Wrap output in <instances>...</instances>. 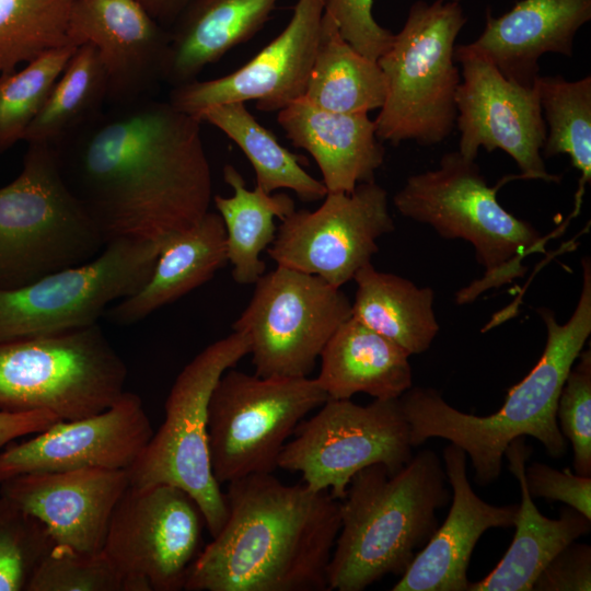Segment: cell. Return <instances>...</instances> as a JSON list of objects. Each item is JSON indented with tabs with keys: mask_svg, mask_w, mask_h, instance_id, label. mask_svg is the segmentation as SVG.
<instances>
[{
	"mask_svg": "<svg viewBox=\"0 0 591 591\" xmlns=\"http://www.w3.org/2000/svg\"><path fill=\"white\" fill-rule=\"evenodd\" d=\"M228 263L222 218L208 211L195 225L169 236L153 270L131 296L111 305L105 316L131 325L210 280Z\"/></svg>",
	"mask_w": 591,
	"mask_h": 591,
	"instance_id": "obj_25",
	"label": "cell"
},
{
	"mask_svg": "<svg viewBox=\"0 0 591 591\" xmlns=\"http://www.w3.org/2000/svg\"><path fill=\"white\" fill-rule=\"evenodd\" d=\"M525 483L532 498L564 502L591 519V476L533 462L525 466Z\"/></svg>",
	"mask_w": 591,
	"mask_h": 591,
	"instance_id": "obj_40",
	"label": "cell"
},
{
	"mask_svg": "<svg viewBox=\"0 0 591 591\" xmlns=\"http://www.w3.org/2000/svg\"><path fill=\"white\" fill-rule=\"evenodd\" d=\"M105 245L67 185L56 150L27 143L19 175L0 187V288L84 264Z\"/></svg>",
	"mask_w": 591,
	"mask_h": 591,
	"instance_id": "obj_6",
	"label": "cell"
},
{
	"mask_svg": "<svg viewBox=\"0 0 591 591\" xmlns=\"http://www.w3.org/2000/svg\"><path fill=\"white\" fill-rule=\"evenodd\" d=\"M546 125L544 158L567 154L580 172L576 210L584 185L591 182V76L567 81L561 76H538L534 82Z\"/></svg>",
	"mask_w": 591,
	"mask_h": 591,
	"instance_id": "obj_33",
	"label": "cell"
},
{
	"mask_svg": "<svg viewBox=\"0 0 591 591\" xmlns=\"http://www.w3.org/2000/svg\"><path fill=\"white\" fill-rule=\"evenodd\" d=\"M204 514L172 484L129 485L112 513L103 551L131 591L184 590L200 554Z\"/></svg>",
	"mask_w": 591,
	"mask_h": 591,
	"instance_id": "obj_14",
	"label": "cell"
},
{
	"mask_svg": "<svg viewBox=\"0 0 591 591\" xmlns=\"http://www.w3.org/2000/svg\"><path fill=\"white\" fill-rule=\"evenodd\" d=\"M222 174L233 194L230 197L216 195L212 200L225 228L232 277L241 285L255 283L266 273L260 253L275 240L274 219L282 220L292 213L294 200L286 193L268 194L258 186L248 189L241 173L231 164L223 166Z\"/></svg>",
	"mask_w": 591,
	"mask_h": 591,
	"instance_id": "obj_30",
	"label": "cell"
},
{
	"mask_svg": "<svg viewBox=\"0 0 591 591\" xmlns=\"http://www.w3.org/2000/svg\"><path fill=\"white\" fill-rule=\"evenodd\" d=\"M250 354L247 337L232 332L195 356L176 376L159 430L127 470L129 485L172 484L199 506L211 537L222 529L228 506L216 480L208 444V404L218 380Z\"/></svg>",
	"mask_w": 591,
	"mask_h": 591,
	"instance_id": "obj_9",
	"label": "cell"
},
{
	"mask_svg": "<svg viewBox=\"0 0 591 591\" xmlns=\"http://www.w3.org/2000/svg\"><path fill=\"white\" fill-rule=\"evenodd\" d=\"M74 0H0V78L47 50L70 44Z\"/></svg>",
	"mask_w": 591,
	"mask_h": 591,
	"instance_id": "obj_34",
	"label": "cell"
},
{
	"mask_svg": "<svg viewBox=\"0 0 591 591\" xmlns=\"http://www.w3.org/2000/svg\"><path fill=\"white\" fill-rule=\"evenodd\" d=\"M454 59L462 66L455 93L457 151L475 160L480 148L500 149L514 160L520 178L559 183L560 176L547 172L542 155L546 125L534 85L508 80L489 60L462 45H455Z\"/></svg>",
	"mask_w": 591,
	"mask_h": 591,
	"instance_id": "obj_16",
	"label": "cell"
},
{
	"mask_svg": "<svg viewBox=\"0 0 591 591\" xmlns=\"http://www.w3.org/2000/svg\"><path fill=\"white\" fill-rule=\"evenodd\" d=\"M201 123L149 97L104 108L54 148L67 185L106 244L124 237L163 243L209 211Z\"/></svg>",
	"mask_w": 591,
	"mask_h": 591,
	"instance_id": "obj_1",
	"label": "cell"
},
{
	"mask_svg": "<svg viewBox=\"0 0 591 591\" xmlns=\"http://www.w3.org/2000/svg\"><path fill=\"white\" fill-rule=\"evenodd\" d=\"M323 14L324 0H298L288 25L250 61L223 77L174 86L167 101L196 117L216 105L247 101L278 113L304 95Z\"/></svg>",
	"mask_w": 591,
	"mask_h": 591,
	"instance_id": "obj_17",
	"label": "cell"
},
{
	"mask_svg": "<svg viewBox=\"0 0 591 591\" xmlns=\"http://www.w3.org/2000/svg\"><path fill=\"white\" fill-rule=\"evenodd\" d=\"M561 389L556 417L572 445L576 474L591 476V350H582Z\"/></svg>",
	"mask_w": 591,
	"mask_h": 591,
	"instance_id": "obj_38",
	"label": "cell"
},
{
	"mask_svg": "<svg viewBox=\"0 0 591 591\" xmlns=\"http://www.w3.org/2000/svg\"><path fill=\"white\" fill-rule=\"evenodd\" d=\"M277 121L291 143L315 160L327 193H351L374 181L383 164L384 147L366 113L331 112L301 97L279 111Z\"/></svg>",
	"mask_w": 591,
	"mask_h": 591,
	"instance_id": "obj_23",
	"label": "cell"
},
{
	"mask_svg": "<svg viewBox=\"0 0 591 591\" xmlns=\"http://www.w3.org/2000/svg\"><path fill=\"white\" fill-rule=\"evenodd\" d=\"M128 486L127 470L88 467L18 475L0 483V495L39 520L54 544L97 553Z\"/></svg>",
	"mask_w": 591,
	"mask_h": 591,
	"instance_id": "obj_20",
	"label": "cell"
},
{
	"mask_svg": "<svg viewBox=\"0 0 591 591\" xmlns=\"http://www.w3.org/2000/svg\"><path fill=\"white\" fill-rule=\"evenodd\" d=\"M452 503L444 522L416 554L393 591H467V569L479 537L493 528H511L517 505L494 506L479 498L466 473V453L453 443L443 450Z\"/></svg>",
	"mask_w": 591,
	"mask_h": 591,
	"instance_id": "obj_21",
	"label": "cell"
},
{
	"mask_svg": "<svg viewBox=\"0 0 591 591\" xmlns=\"http://www.w3.org/2000/svg\"><path fill=\"white\" fill-rule=\"evenodd\" d=\"M234 332L250 343L255 374L305 378L335 331L351 316V302L321 277L277 267L254 283Z\"/></svg>",
	"mask_w": 591,
	"mask_h": 591,
	"instance_id": "obj_12",
	"label": "cell"
},
{
	"mask_svg": "<svg viewBox=\"0 0 591 591\" xmlns=\"http://www.w3.org/2000/svg\"><path fill=\"white\" fill-rule=\"evenodd\" d=\"M591 19V0H521L505 14L486 13V25L466 50L485 57L508 80L532 88L538 59L572 56L573 39Z\"/></svg>",
	"mask_w": 591,
	"mask_h": 591,
	"instance_id": "obj_22",
	"label": "cell"
},
{
	"mask_svg": "<svg viewBox=\"0 0 591 591\" xmlns=\"http://www.w3.org/2000/svg\"><path fill=\"white\" fill-rule=\"evenodd\" d=\"M582 288L570 318L559 324L545 308L537 310L546 326L543 354L529 374L512 386L502 406L489 416L463 413L431 387H410L399 404L413 448L442 438L471 459L478 485L494 483L501 473L509 443L520 437L537 439L552 457L566 453L556 417L564 383L591 334V262L583 259Z\"/></svg>",
	"mask_w": 591,
	"mask_h": 591,
	"instance_id": "obj_3",
	"label": "cell"
},
{
	"mask_svg": "<svg viewBox=\"0 0 591 591\" xmlns=\"http://www.w3.org/2000/svg\"><path fill=\"white\" fill-rule=\"evenodd\" d=\"M511 178L520 175L506 176L490 187L475 160L452 151L442 155L436 169L410 175L393 197L402 216L430 225L442 237L474 246L485 275L459 291L457 303L523 276L522 262L545 250L541 233L497 199L498 189Z\"/></svg>",
	"mask_w": 591,
	"mask_h": 591,
	"instance_id": "obj_5",
	"label": "cell"
},
{
	"mask_svg": "<svg viewBox=\"0 0 591 591\" xmlns=\"http://www.w3.org/2000/svg\"><path fill=\"white\" fill-rule=\"evenodd\" d=\"M26 591H131L128 578L102 549L86 553L54 544L34 570Z\"/></svg>",
	"mask_w": 591,
	"mask_h": 591,
	"instance_id": "obj_36",
	"label": "cell"
},
{
	"mask_svg": "<svg viewBox=\"0 0 591 591\" xmlns=\"http://www.w3.org/2000/svg\"><path fill=\"white\" fill-rule=\"evenodd\" d=\"M228 517L193 564L187 591H324L340 502L273 473L228 483Z\"/></svg>",
	"mask_w": 591,
	"mask_h": 591,
	"instance_id": "obj_2",
	"label": "cell"
},
{
	"mask_svg": "<svg viewBox=\"0 0 591 591\" xmlns=\"http://www.w3.org/2000/svg\"><path fill=\"white\" fill-rule=\"evenodd\" d=\"M530 454L524 437L512 440L505 451L503 456L521 490L513 525L515 533L494 570L480 581L470 582L467 591H532L533 582L551 559L591 530V519L568 506L560 510L557 519L538 511L525 483Z\"/></svg>",
	"mask_w": 591,
	"mask_h": 591,
	"instance_id": "obj_24",
	"label": "cell"
},
{
	"mask_svg": "<svg viewBox=\"0 0 591 591\" xmlns=\"http://www.w3.org/2000/svg\"><path fill=\"white\" fill-rule=\"evenodd\" d=\"M279 0H193L170 31L164 82L178 86L248 40Z\"/></svg>",
	"mask_w": 591,
	"mask_h": 591,
	"instance_id": "obj_26",
	"label": "cell"
},
{
	"mask_svg": "<svg viewBox=\"0 0 591 591\" xmlns=\"http://www.w3.org/2000/svg\"><path fill=\"white\" fill-rule=\"evenodd\" d=\"M590 591L591 547L576 541L563 548L540 572L532 591Z\"/></svg>",
	"mask_w": 591,
	"mask_h": 591,
	"instance_id": "obj_41",
	"label": "cell"
},
{
	"mask_svg": "<svg viewBox=\"0 0 591 591\" xmlns=\"http://www.w3.org/2000/svg\"><path fill=\"white\" fill-rule=\"evenodd\" d=\"M68 40L95 47L107 80V105L152 97L164 82L170 31L137 0H74Z\"/></svg>",
	"mask_w": 591,
	"mask_h": 591,
	"instance_id": "obj_19",
	"label": "cell"
},
{
	"mask_svg": "<svg viewBox=\"0 0 591 591\" xmlns=\"http://www.w3.org/2000/svg\"><path fill=\"white\" fill-rule=\"evenodd\" d=\"M450 1H454V2H461L462 0H450Z\"/></svg>",
	"mask_w": 591,
	"mask_h": 591,
	"instance_id": "obj_44",
	"label": "cell"
},
{
	"mask_svg": "<svg viewBox=\"0 0 591 591\" xmlns=\"http://www.w3.org/2000/svg\"><path fill=\"white\" fill-rule=\"evenodd\" d=\"M127 375L99 324L0 343V410L84 418L111 407Z\"/></svg>",
	"mask_w": 591,
	"mask_h": 591,
	"instance_id": "obj_8",
	"label": "cell"
},
{
	"mask_svg": "<svg viewBox=\"0 0 591 591\" xmlns=\"http://www.w3.org/2000/svg\"><path fill=\"white\" fill-rule=\"evenodd\" d=\"M152 434L141 398L125 391L101 413L60 420L34 438L5 447L0 452V483L35 472L128 470Z\"/></svg>",
	"mask_w": 591,
	"mask_h": 591,
	"instance_id": "obj_18",
	"label": "cell"
},
{
	"mask_svg": "<svg viewBox=\"0 0 591 591\" xmlns=\"http://www.w3.org/2000/svg\"><path fill=\"white\" fill-rule=\"evenodd\" d=\"M432 450L398 472L359 471L340 500V529L327 568V590L361 591L389 573L402 576L438 529L436 511L451 500Z\"/></svg>",
	"mask_w": 591,
	"mask_h": 591,
	"instance_id": "obj_4",
	"label": "cell"
},
{
	"mask_svg": "<svg viewBox=\"0 0 591 591\" xmlns=\"http://www.w3.org/2000/svg\"><path fill=\"white\" fill-rule=\"evenodd\" d=\"M197 118L220 129L242 150L254 169L256 186L264 192L271 194L278 189H290L306 202L326 196L323 182L302 167L300 159L257 121L245 103L216 105L201 112Z\"/></svg>",
	"mask_w": 591,
	"mask_h": 591,
	"instance_id": "obj_31",
	"label": "cell"
},
{
	"mask_svg": "<svg viewBox=\"0 0 591 591\" xmlns=\"http://www.w3.org/2000/svg\"><path fill=\"white\" fill-rule=\"evenodd\" d=\"M107 105V80L95 47H77L23 141L57 148Z\"/></svg>",
	"mask_w": 591,
	"mask_h": 591,
	"instance_id": "obj_32",
	"label": "cell"
},
{
	"mask_svg": "<svg viewBox=\"0 0 591 591\" xmlns=\"http://www.w3.org/2000/svg\"><path fill=\"white\" fill-rule=\"evenodd\" d=\"M61 419L47 410L11 413L0 410V449L16 438L38 433Z\"/></svg>",
	"mask_w": 591,
	"mask_h": 591,
	"instance_id": "obj_42",
	"label": "cell"
},
{
	"mask_svg": "<svg viewBox=\"0 0 591 591\" xmlns=\"http://www.w3.org/2000/svg\"><path fill=\"white\" fill-rule=\"evenodd\" d=\"M77 47L67 44L47 50L0 78V154L23 140Z\"/></svg>",
	"mask_w": 591,
	"mask_h": 591,
	"instance_id": "obj_35",
	"label": "cell"
},
{
	"mask_svg": "<svg viewBox=\"0 0 591 591\" xmlns=\"http://www.w3.org/2000/svg\"><path fill=\"white\" fill-rule=\"evenodd\" d=\"M53 545L39 520L0 495V591H26Z\"/></svg>",
	"mask_w": 591,
	"mask_h": 591,
	"instance_id": "obj_37",
	"label": "cell"
},
{
	"mask_svg": "<svg viewBox=\"0 0 591 591\" xmlns=\"http://www.w3.org/2000/svg\"><path fill=\"white\" fill-rule=\"evenodd\" d=\"M410 355L350 316L321 352L316 381L332 399L364 393L375 399L401 397L413 386Z\"/></svg>",
	"mask_w": 591,
	"mask_h": 591,
	"instance_id": "obj_27",
	"label": "cell"
},
{
	"mask_svg": "<svg viewBox=\"0 0 591 591\" xmlns=\"http://www.w3.org/2000/svg\"><path fill=\"white\" fill-rule=\"evenodd\" d=\"M279 455L278 467L300 473L305 486L343 500L361 470L384 464L394 474L413 457L409 428L399 397L361 406L328 398L296 428Z\"/></svg>",
	"mask_w": 591,
	"mask_h": 591,
	"instance_id": "obj_13",
	"label": "cell"
},
{
	"mask_svg": "<svg viewBox=\"0 0 591 591\" xmlns=\"http://www.w3.org/2000/svg\"><path fill=\"white\" fill-rule=\"evenodd\" d=\"M302 97L326 111L366 114L380 109L386 97V79L378 61L354 48L325 12Z\"/></svg>",
	"mask_w": 591,
	"mask_h": 591,
	"instance_id": "obj_29",
	"label": "cell"
},
{
	"mask_svg": "<svg viewBox=\"0 0 591 591\" xmlns=\"http://www.w3.org/2000/svg\"><path fill=\"white\" fill-rule=\"evenodd\" d=\"M351 303V316L394 341L410 356L426 351L439 333L433 291L371 263L360 268Z\"/></svg>",
	"mask_w": 591,
	"mask_h": 591,
	"instance_id": "obj_28",
	"label": "cell"
},
{
	"mask_svg": "<svg viewBox=\"0 0 591 591\" xmlns=\"http://www.w3.org/2000/svg\"><path fill=\"white\" fill-rule=\"evenodd\" d=\"M161 25L174 23L193 0H137Z\"/></svg>",
	"mask_w": 591,
	"mask_h": 591,
	"instance_id": "obj_43",
	"label": "cell"
},
{
	"mask_svg": "<svg viewBox=\"0 0 591 591\" xmlns=\"http://www.w3.org/2000/svg\"><path fill=\"white\" fill-rule=\"evenodd\" d=\"M372 5L373 0H324V12L354 48L378 60L392 44L394 33L375 21Z\"/></svg>",
	"mask_w": 591,
	"mask_h": 591,
	"instance_id": "obj_39",
	"label": "cell"
},
{
	"mask_svg": "<svg viewBox=\"0 0 591 591\" xmlns=\"http://www.w3.org/2000/svg\"><path fill=\"white\" fill-rule=\"evenodd\" d=\"M161 242L109 241L93 259L12 289L0 288V343L97 324L150 277Z\"/></svg>",
	"mask_w": 591,
	"mask_h": 591,
	"instance_id": "obj_11",
	"label": "cell"
},
{
	"mask_svg": "<svg viewBox=\"0 0 591 591\" xmlns=\"http://www.w3.org/2000/svg\"><path fill=\"white\" fill-rule=\"evenodd\" d=\"M327 399L316 379L264 378L228 369L208 404V444L216 480L221 485L274 473L297 426Z\"/></svg>",
	"mask_w": 591,
	"mask_h": 591,
	"instance_id": "obj_10",
	"label": "cell"
},
{
	"mask_svg": "<svg viewBox=\"0 0 591 591\" xmlns=\"http://www.w3.org/2000/svg\"><path fill=\"white\" fill-rule=\"evenodd\" d=\"M465 23L460 2L418 0L410 5L403 27L376 60L386 79V97L374 119L381 141L432 146L449 137L461 81L455 39Z\"/></svg>",
	"mask_w": 591,
	"mask_h": 591,
	"instance_id": "obj_7",
	"label": "cell"
},
{
	"mask_svg": "<svg viewBox=\"0 0 591 591\" xmlns=\"http://www.w3.org/2000/svg\"><path fill=\"white\" fill-rule=\"evenodd\" d=\"M310 211L294 210L281 220L268 256L277 265L321 277L340 288L371 263L378 240L395 229L387 192L375 181L351 193H327Z\"/></svg>",
	"mask_w": 591,
	"mask_h": 591,
	"instance_id": "obj_15",
	"label": "cell"
}]
</instances>
